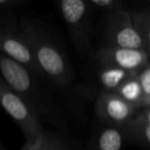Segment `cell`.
Segmentation results:
<instances>
[{
	"instance_id": "cell-14",
	"label": "cell",
	"mask_w": 150,
	"mask_h": 150,
	"mask_svg": "<svg viewBox=\"0 0 150 150\" xmlns=\"http://www.w3.org/2000/svg\"><path fill=\"white\" fill-rule=\"evenodd\" d=\"M143 91V108L150 107V62L138 73Z\"/></svg>"
},
{
	"instance_id": "cell-13",
	"label": "cell",
	"mask_w": 150,
	"mask_h": 150,
	"mask_svg": "<svg viewBox=\"0 0 150 150\" xmlns=\"http://www.w3.org/2000/svg\"><path fill=\"white\" fill-rule=\"evenodd\" d=\"M136 29L141 35L146 50L150 52V11H129Z\"/></svg>"
},
{
	"instance_id": "cell-4",
	"label": "cell",
	"mask_w": 150,
	"mask_h": 150,
	"mask_svg": "<svg viewBox=\"0 0 150 150\" xmlns=\"http://www.w3.org/2000/svg\"><path fill=\"white\" fill-rule=\"evenodd\" d=\"M58 5L73 43L80 54H84L90 45L96 8L91 1L84 0H62Z\"/></svg>"
},
{
	"instance_id": "cell-5",
	"label": "cell",
	"mask_w": 150,
	"mask_h": 150,
	"mask_svg": "<svg viewBox=\"0 0 150 150\" xmlns=\"http://www.w3.org/2000/svg\"><path fill=\"white\" fill-rule=\"evenodd\" d=\"M0 48L2 54L27 68L37 77L45 78L31 45L20 28V24L11 18L2 17L1 19Z\"/></svg>"
},
{
	"instance_id": "cell-12",
	"label": "cell",
	"mask_w": 150,
	"mask_h": 150,
	"mask_svg": "<svg viewBox=\"0 0 150 150\" xmlns=\"http://www.w3.org/2000/svg\"><path fill=\"white\" fill-rule=\"evenodd\" d=\"M125 129L129 137L137 139L138 141L150 147V123L144 120L138 113Z\"/></svg>"
},
{
	"instance_id": "cell-9",
	"label": "cell",
	"mask_w": 150,
	"mask_h": 150,
	"mask_svg": "<svg viewBox=\"0 0 150 150\" xmlns=\"http://www.w3.org/2000/svg\"><path fill=\"white\" fill-rule=\"evenodd\" d=\"M127 132L125 127L106 125L99 132L95 141V150H122Z\"/></svg>"
},
{
	"instance_id": "cell-7",
	"label": "cell",
	"mask_w": 150,
	"mask_h": 150,
	"mask_svg": "<svg viewBox=\"0 0 150 150\" xmlns=\"http://www.w3.org/2000/svg\"><path fill=\"white\" fill-rule=\"evenodd\" d=\"M96 60L101 67H113L138 74L150 62V52L107 45L97 52Z\"/></svg>"
},
{
	"instance_id": "cell-18",
	"label": "cell",
	"mask_w": 150,
	"mask_h": 150,
	"mask_svg": "<svg viewBox=\"0 0 150 150\" xmlns=\"http://www.w3.org/2000/svg\"><path fill=\"white\" fill-rule=\"evenodd\" d=\"M138 114L142 117L145 121L150 123V107H146V108H142L138 111Z\"/></svg>"
},
{
	"instance_id": "cell-6",
	"label": "cell",
	"mask_w": 150,
	"mask_h": 150,
	"mask_svg": "<svg viewBox=\"0 0 150 150\" xmlns=\"http://www.w3.org/2000/svg\"><path fill=\"white\" fill-rule=\"evenodd\" d=\"M105 36L108 46L147 50L141 35L134 25L131 13L125 9L108 13Z\"/></svg>"
},
{
	"instance_id": "cell-15",
	"label": "cell",
	"mask_w": 150,
	"mask_h": 150,
	"mask_svg": "<svg viewBox=\"0 0 150 150\" xmlns=\"http://www.w3.org/2000/svg\"><path fill=\"white\" fill-rule=\"evenodd\" d=\"M90 1L96 9H102L108 13L125 9L122 3L116 0H90Z\"/></svg>"
},
{
	"instance_id": "cell-8",
	"label": "cell",
	"mask_w": 150,
	"mask_h": 150,
	"mask_svg": "<svg viewBox=\"0 0 150 150\" xmlns=\"http://www.w3.org/2000/svg\"><path fill=\"white\" fill-rule=\"evenodd\" d=\"M96 111L106 125L125 129L135 118L139 110L116 93L103 92L97 100Z\"/></svg>"
},
{
	"instance_id": "cell-19",
	"label": "cell",
	"mask_w": 150,
	"mask_h": 150,
	"mask_svg": "<svg viewBox=\"0 0 150 150\" xmlns=\"http://www.w3.org/2000/svg\"><path fill=\"white\" fill-rule=\"evenodd\" d=\"M21 150H29V144L26 142L25 144H24V146L21 148Z\"/></svg>"
},
{
	"instance_id": "cell-10",
	"label": "cell",
	"mask_w": 150,
	"mask_h": 150,
	"mask_svg": "<svg viewBox=\"0 0 150 150\" xmlns=\"http://www.w3.org/2000/svg\"><path fill=\"white\" fill-rule=\"evenodd\" d=\"M134 75H137V73H132L113 67H101L98 72V78L100 84L104 88V92L115 93L123 82Z\"/></svg>"
},
{
	"instance_id": "cell-1",
	"label": "cell",
	"mask_w": 150,
	"mask_h": 150,
	"mask_svg": "<svg viewBox=\"0 0 150 150\" xmlns=\"http://www.w3.org/2000/svg\"><path fill=\"white\" fill-rule=\"evenodd\" d=\"M19 24L44 77L59 86L70 83L74 76L70 61L48 27L30 17H22Z\"/></svg>"
},
{
	"instance_id": "cell-11",
	"label": "cell",
	"mask_w": 150,
	"mask_h": 150,
	"mask_svg": "<svg viewBox=\"0 0 150 150\" xmlns=\"http://www.w3.org/2000/svg\"><path fill=\"white\" fill-rule=\"evenodd\" d=\"M115 93L125 101L136 107L138 110L143 108V91L138 78V74L134 75L123 82Z\"/></svg>"
},
{
	"instance_id": "cell-16",
	"label": "cell",
	"mask_w": 150,
	"mask_h": 150,
	"mask_svg": "<svg viewBox=\"0 0 150 150\" xmlns=\"http://www.w3.org/2000/svg\"><path fill=\"white\" fill-rule=\"evenodd\" d=\"M45 147L46 150H68L64 143L57 136L45 134Z\"/></svg>"
},
{
	"instance_id": "cell-3",
	"label": "cell",
	"mask_w": 150,
	"mask_h": 150,
	"mask_svg": "<svg viewBox=\"0 0 150 150\" xmlns=\"http://www.w3.org/2000/svg\"><path fill=\"white\" fill-rule=\"evenodd\" d=\"M0 101L5 112L22 129L27 143H35L44 137L46 132L37 110L11 90L3 80L0 81Z\"/></svg>"
},
{
	"instance_id": "cell-2",
	"label": "cell",
	"mask_w": 150,
	"mask_h": 150,
	"mask_svg": "<svg viewBox=\"0 0 150 150\" xmlns=\"http://www.w3.org/2000/svg\"><path fill=\"white\" fill-rule=\"evenodd\" d=\"M0 69L2 74L1 80L16 94L33 106L40 116L50 120H59L56 107L40 88L37 81L39 77L4 54L0 57Z\"/></svg>"
},
{
	"instance_id": "cell-17",
	"label": "cell",
	"mask_w": 150,
	"mask_h": 150,
	"mask_svg": "<svg viewBox=\"0 0 150 150\" xmlns=\"http://www.w3.org/2000/svg\"><path fill=\"white\" fill-rule=\"evenodd\" d=\"M46 134V133H45ZM29 144V150H46L45 147V135L41 140L35 142V143H28Z\"/></svg>"
}]
</instances>
